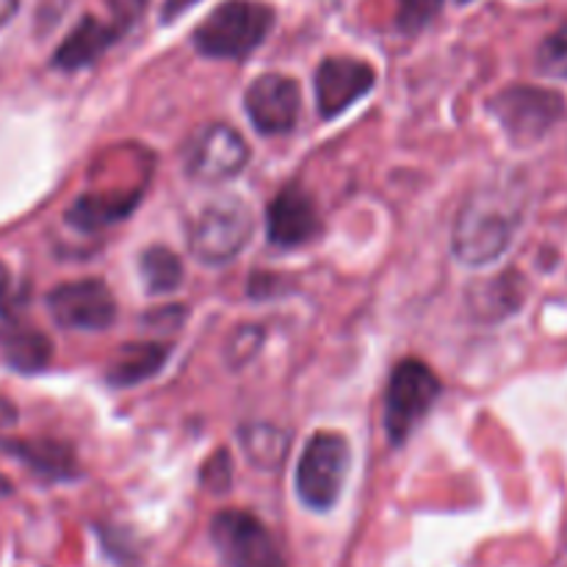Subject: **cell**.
<instances>
[{"label":"cell","mask_w":567,"mask_h":567,"mask_svg":"<svg viewBox=\"0 0 567 567\" xmlns=\"http://www.w3.org/2000/svg\"><path fill=\"white\" fill-rule=\"evenodd\" d=\"M524 216V197L496 183L468 197L454 221L452 249L465 266H487L502 258L513 244Z\"/></svg>","instance_id":"cell-1"},{"label":"cell","mask_w":567,"mask_h":567,"mask_svg":"<svg viewBox=\"0 0 567 567\" xmlns=\"http://www.w3.org/2000/svg\"><path fill=\"white\" fill-rule=\"evenodd\" d=\"M275 9L260 0H225L194 31V48L208 59H244L266 42Z\"/></svg>","instance_id":"cell-2"},{"label":"cell","mask_w":567,"mask_h":567,"mask_svg":"<svg viewBox=\"0 0 567 567\" xmlns=\"http://www.w3.org/2000/svg\"><path fill=\"white\" fill-rule=\"evenodd\" d=\"M255 233L252 210L238 197L205 205L188 227V249L205 266H225L244 252Z\"/></svg>","instance_id":"cell-3"},{"label":"cell","mask_w":567,"mask_h":567,"mask_svg":"<svg viewBox=\"0 0 567 567\" xmlns=\"http://www.w3.org/2000/svg\"><path fill=\"white\" fill-rule=\"evenodd\" d=\"M441 396V380L421 360L410 358L393 369L385 391V430L393 446H402Z\"/></svg>","instance_id":"cell-4"},{"label":"cell","mask_w":567,"mask_h":567,"mask_svg":"<svg viewBox=\"0 0 567 567\" xmlns=\"http://www.w3.org/2000/svg\"><path fill=\"white\" fill-rule=\"evenodd\" d=\"M349 471V443L338 432H316L297 465V493L305 507L324 513L338 502Z\"/></svg>","instance_id":"cell-5"},{"label":"cell","mask_w":567,"mask_h":567,"mask_svg":"<svg viewBox=\"0 0 567 567\" xmlns=\"http://www.w3.org/2000/svg\"><path fill=\"white\" fill-rule=\"evenodd\" d=\"M491 114L515 144H535L563 120L565 100L540 86H509L491 100Z\"/></svg>","instance_id":"cell-6"},{"label":"cell","mask_w":567,"mask_h":567,"mask_svg":"<svg viewBox=\"0 0 567 567\" xmlns=\"http://www.w3.org/2000/svg\"><path fill=\"white\" fill-rule=\"evenodd\" d=\"M210 540L227 567H286L269 529L241 509L216 515L210 520Z\"/></svg>","instance_id":"cell-7"},{"label":"cell","mask_w":567,"mask_h":567,"mask_svg":"<svg viewBox=\"0 0 567 567\" xmlns=\"http://www.w3.org/2000/svg\"><path fill=\"white\" fill-rule=\"evenodd\" d=\"M48 310L64 330L100 332L116 321V299L103 280L64 282L48 293Z\"/></svg>","instance_id":"cell-8"},{"label":"cell","mask_w":567,"mask_h":567,"mask_svg":"<svg viewBox=\"0 0 567 567\" xmlns=\"http://www.w3.org/2000/svg\"><path fill=\"white\" fill-rule=\"evenodd\" d=\"M244 109H247L255 131L264 136L291 133L299 122V109H302L299 83L288 75H277V72L260 75L244 94Z\"/></svg>","instance_id":"cell-9"},{"label":"cell","mask_w":567,"mask_h":567,"mask_svg":"<svg viewBox=\"0 0 567 567\" xmlns=\"http://www.w3.org/2000/svg\"><path fill=\"white\" fill-rule=\"evenodd\" d=\"M316 105L324 120H336L374 89L377 72L358 59H324L316 70Z\"/></svg>","instance_id":"cell-10"},{"label":"cell","mask_w":567,"mask_h":567,"mask_svg":"<svg viewBox=\"0 0 567 567\" xmlns=\"http://www.w3.org/2000/svg\"><path fill=\"white\" fill-rule=\"evenodd\" d=\"M249 144L230 125H208L188 150V175L197 181H230L247 166Z\"/></svg>","instance_id":"cell-11"},{"label":"cell","mask_w":567,"mask_h":567,"mask_svg":"<svg viewBox=\"0 0 567 567\" xmlns=\"http://www.w3.org/2000/svg\"><path fill=\"white\" fill-rule=\"evenodd\" d=\"M266 233L275 247H305L321 233V216L310 194L299 186H286L266 210Z\"/></svg>","instance_id":"cell-12"},{"label":"cell","mask_w":567,"mask_h":567,"mask_svg":"<svg viewBox=\"0 0 567 567\" xmlns=\"http://www.w3.org/2000/svg\"><path fill=\"white\" fill-rule=\"evenodd\" d=\"M120 37L122 31L114 22H103L97 17L86 14L72 28L70 37L59 44V50L53 53V66L64 72L83 70V66L94 64Z\"/></svg>","instance_id":"cell-13"},{"label":"cell","mask_w":567,"mask_h":567,"mask_svg":"<svg viewBox=\"0 0 567 567\" xmlns=\"http://www.w3.org/2000/svg\"><path fill=\"white\" fill-rule=\"evenodd\" d=\"M0 352L11 369L22 371V374H37V371L48 369L50 358H53V343L42 330L11 316L0 324Z\"/></svg>","instance_id":"cell-14"},{"label":"cell","mask_w":567,"mask_h":567,"mask_svg":"<svg viewBox=\"0 0 567 567\" xmlns=\"http://www.w3.org/2000/svg\"><path fill=\"white\" fill-rule=\"evenodd\" d=\"M6 452L22 460L42 480L66 482L78 480V474H81L75 452L61 441H48V437H42V441H11L6 443Z\"/></svg>","instance_id":"cell-15"},{"label":"cell","mask_w":567,"mask_h":567,"mask_svg":"<svg viewBox=\"0 0 567 567\" xmlns=\"http://www.w3.org/2000/svg\"><path fill=\"white\" fill-rule=\"evenodd\" d=\"M166 360H169V347H164V343H125V347L116 349L114 360L105 369V380L114 388H133L158 374Z\"/></svg>","instance_id":"cell-16"},{"label":"cell","mask_w":567,"mask_h":567,"mask_svg":"<svg viewBox=\"0 0 567 567\" xmlns=\"http://www.w3.org/2000/svg\"><path fill=\"white\" fill-rule=\"evenodd\" d=\"M138 203V192L133 194H83L66 210V221L78 230H103V227L116 225L125 219Z\"/></svg>","instance_id":"cell-17"},{"label":"cell","mask_w":567,"mask_h":567,"mask_svg":"<svg viewBox=\"0 0 567 567\" xmlns=\"http://www.w3.org/2000/svg\"><path fill=\"white\" fill-rule=\"evenodd\" d=\"M238 441L249 463L264 471L280 468L291 449V435L275 424H244L238 430Z\"/></svg>","instance_id":"cell-18"},{"label":"cell","mask_w":567,"mask_h":567,"mask_svg":"<svg viewBox=\"0 0 567 567\" xmlns=\"http://www.w3.org/2000/svg\"><path fill=\"white\" fill-rule=\"evenodd\" d=\"M138 271H142L144 288L150 293H172L183 282V264L172 249L150 247L138 258Z\"/></svg>","instance_id":"cell-19"},{"label":"cell","mask_w":567,"mask_h":567,"mask_svg":"<svg viewBox=\"0 0 567 567\" xmlns=\"http://www.w3.org/2000/svg\"><path fill=\"white\" fill-rule=\"evenodd\" d=\"M480 302L474 308H480L482 313H491V316H504L509 310H518L520 297H524V288H520L518 275H502L496 280H487L480 282Z\"/></svg>","instance_id":"cell-20"},{"label":"cell","mask_w":567,"mask_h":567,"mask_svg":"<svg viewBox=\"0 0 567 567\" xmlns=\"http://www.w3.org/2000/svg\"><path fill=\"white\" fill-rule=\"evenodd\" d=\"M537 66L551 78H567V22L563 28L543 39L537 50Z\"/></svg>","instance_id":"cell-21"},{"label":"cell","mask_w":567,"mask_h":567,"mask_svg":"<svg viewBox=\"0 0 567 567\" xmlns=\"http://www.w3.org/2000/svg\"><path fill=\"white\" fill-rule=\"evenodd\" d=\"M396 25L404 33H419L441 11L443 0H396Z\"/></svg>","instance_id":"cell-22"},{"label":"cell","mask_w":567,"mask_h":567,"mask_svg":"<svg viewBox=\"0 0 567 567\" xmlns=\"http://www.w3.org/2000/svg\"><path fill=\"white\" fill-rule=\"evenodd\" d=\"M260 343H264V327H238L230 336V341H227V363L233 369H241V365H247L258 354Z\"/></svg>","instance_id":"cell-23"},{"label":"cell","mask_w":567,"mask_h":567,"mask_svg":"<svg viewBox=\"0 0 567 567\" xmlns=\"http://www.w3.org/2000/svg\"><path fill=\"white\" fill-rule=\"evenodd\" d=\"M230 482H233V463H230V454L219 452L203 465V485L208 487L210 493L221 496V493L230 491Z\"/></svg>","instance_id":"cell-24"},{"label":"cell","mask_w":567,"mask_h":567,"mask_svg":"<svg viewBox=\"0 0 567 567\" xmlns=\"http://www.w3.org/2000/svg\"><path fill=\"white\" fill-rule=\"evenodd\" d=\"M109 9H111V17H114L111 22L125 33L131 31V28L138 22V17L144 14L147 0H109Z\"/></svg>","instance_id":"cell-25"},{"label":"cell","mask_w":567,"mask_h":567,"mask_svg":"<svg viewBox=\"0 0 567 567\" xmlns=\"http://www.w3.org/2000/svg\"><path fill=\"white\" fill-rule=\"evenodd\" d=\"M0 316L3 319H11V288H9V275H6V269L0 266Z\"/></svg>","instance_id":"cell-26"},{"label":"cell","mask_w":567,"mask_h":567,"mask_svg":"<svg viewBox=\"0 0 567 567\" xmlns=\"http://www.w3.org/2000/svg\"><path fill=\"white\" fill-rule=\"evenodd\" d=\"M197 3V0H166L164 3V22L175 20V17H181L183 11H188L192 6Z\"/></svg>","instance_id":"cell-27"},{"label":"cell","mask_w":567,"mask_h":567,"mask_svg":"<svg viewBox=\"0 0 567 567\" xmlns=\"http://www.w3.org/2000/svg\"><path fill=\"white\" fill-rule=\"evenodd\" d=\"M14 421H17V410L11 408L6 399H0V435H3L9 426H14Z\"/></svg>","instance_id":"cell-28"},{"label":"cell","mask_w":567,"mask_h":567,"mask_svg":"<svg viewBox=\"0 0 567 567\" xmlns=\"http://www.w3.org/2000/svg\"><path fill=\"white\" fill-rule=\"evenodd\" d=\"M17 9H20V0H0V25H6L17 14Z\"/></svg>","instance_id":"cell-29"},{"label":"cell","mask_w":567,"mask_h":567,"mask_svg":"<svg viewBox=\"0 0 567 567\" xmlns=\"http://www.w3.org/2000/svg\"><path fill=\"white\" fill-rule=\"evenodd\" d=\"M9 493H11V482L6 480L3 474H0V498H3V496H9Z\"/></svg>","instance_id":"cell-30"},{"label":"cell","mask_w":567,"mask_h":567,"mask_svg":"<svg viewBox=\"0 0 567 567\" xmlns=\"http://www.w3.org/2000/svg\"><path fill=\"white\" fill-rule=\"evenodd\" d=\"M460 3H468V0H460Z\"/></svg>","instance_id":"cell-31"}]
</instances>
